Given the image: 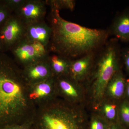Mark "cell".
<instances>
[{
    "label": "cell",
    "instance_id": "cell-16",
    "mask_svg": "<svg viewBox=\"0 0 129 129\" xmlns=\"http://www.w3.org/2000/svg\"><path fill=\"white\" fill-rule=\"evenodd\" d=\"M46 2L51 9L59 11L63 9L73 11L75 5V1L73 0H46Z\"/></svg>",
    "mask_w": 129,
    "mask_h": 129
},
{
    "label": "cell",
    "instance_id": "cell-1",
    "mask_svg": "<svg viewBox=\"0 0 129 129\" xmlns=\"http://www.w3.org/2000/svg\"><path fill=\"white\" fill-rule=\"evenodd\" d=\"M22 69L5 53H0V125L32 118L36 107L28 95Z\"/></svg>",
    "mask_w": 129,
    "mask_h": 129
},
{
    "label": "cell",
    "instance_id": "cell-15",
    "mask_svg": "<svg viewBox=\"0 0 129 129\" xmlns=\"http://www.w3.org/2000/svg\"><path fill=\"white\" fill-rule=\"evenodd\" d=\"M113 30L118 39L122 41H129V13L123 14L116 19Z\"/></svg>",
    "mask_w": 129,
    "mask_h": 129
},
{
    "label": "cell",
    "instance_id": "cell-9",
    "mask_svg": "<svg viewBox=\"0 0 129 129\" xmlns=\"http://www.w3.org/2000/svg\"><path fill=\"white\" fill-rule=\"evenodd\" d=\"M22 69L24 77L28 85L40 83L54 77L47 58L28 64Z\"/></svg>",
    "mask_w": 129,
    "mask_h": 129
},
{
    "label": "cell",
    "instance_id": "cell-7",
    "mask_svg": "<svg viewBox=\"0 0 129 129\" xmlns=\"http://www.w3.org/2000/svg\"><path fill=\"white\" fill-rule=\"evenodd\" d=\"M46 0H25L13 13L26 25L45 20L47 12Z\"/></svg>",
    "mask_w": 129,
    "mask_h": 129
},
{
    "label": "cell",
    "instance_id": "cell-6",
    "mask_svg": "<svg viewBox=\"0 0 129 129\" xmlns=\"http://www.w3.org/2000/svg\"><path fill=\"white\" fill-rule=\"evenodd\" d=\"M27 25L14 13L0 28V37L7 51L25 37Z\"/></svg>",
    "mask_w": 129,
    "mask_h": 129
},
{
    "label": "cell",
    "instance_id": "cell-12",
    "mask_svg": "<svg viewBox=\"0 0 129 129\" xmlns=\"http://www.w3.org/2000/svg\"><path fill=\"white\" fill-rule=\"evenodd\" d=\"M93 56L91 53L74 61H71L69 75L75 81L82 79L86 76L89 71Z\"/></svg>",
    "mask_w": 129,
    "mask_h": 129
},
{
    "label": "cell",
    "instance_id": "cell-23",
    "mask_svg": "<svg viewBox=\"0 0 129 129\" xmlns=\"http://www.w3.org/2000/svg\"><path fill=\"white\" fill-rule=\"evenodd\" d=\"M123 56L125 67L129 72V50L124 52Z\"/></svg>",
    "mask_w": 129,
    "mask_h": 129
},
{
    "label": "cell",
    "instance_id": "cell-17",
    "mask_svg": "<svg viewBox=\"0 0 129 129\" xmlns=\"http://www.w3.org/2000/svg\"><path fill=\"white\" fill-rule=\"evenodd\" d=\"M0 129H33V118L23 122L1 125Z\"/></svg>",
    "mask_w": 129,
    "mask_h": 129
},
{
    "label": "cell",
    "instance_id": "cell-2",
    "mask_svg": "<svg viewBox=\"0 0 129 129\" xmlns=\"http://www.w3.org/2000/svg\"><path fill=\"white\" fill-rule=\"evenodd\" d=\"M47 19L52 29L48 51L70 60L91 53L107 37L105 30L89 28L65 20L57 10L51 9Z\"/></svg>",
    "mask_w": 129,
    "mask_h": 129
},
{
    "label": "cell",
    "instance_id": "cell-24",
    "mask_svg": "<svg viewBox=\"0 0 129 129\" xmlns=\"http://www.w3.org/2000/svg\"><path fill=\"white\" fill-rule=\"evenodd\" d=\"M6 51H7L0 37V53H5Z\"/></svg>",
    "mask_w": 129,
    "mask_h": 129
},
{
    "label": "cell",
    "instance_id": "cell-26",
    "mask_svg": "<svg viewBox=\"0 0 129 129\" xmlns=\"http://www.w3.org/2000/svg\"><path fill=\"white\" fill-rule=\"evenodd\" d=\"M108 129H118V128H117V127H115V126H112V127H110V128H109Z\"/></svg>",
    "mask_w": 129,
    "mask_h": 129
},
{
    "label": "cell",
    "instance_id": "cell-21",
    "mask_svg": "<svg viewBox=\"0 0 129 129\" xmlns=\"http://www.w3.org/2000/svg\"><path fill=\"white\" fill-rule=\"evenodd\" d=\"M25 0H4L5 3L13 12H14L22 6Z\"/></svg>",
    "mask_w": 129,
    "mask_h": 129
},
{
    "label": "cell",
    "instance_id": "cell-3",
    "mask_svg": "<svg viewBox=\"0 0 129 129\" xmlns=\"http://www.w3.org/2000/svg\"><path fill=\"white\" fill-rule=\"evenodd\" d=\"M83 119L72 104L56 98L36 108L33 129H81Z\"/></svg>",
    "mask_w": 129,
    "mask_h": 129
},
{
    "label": "cell",
    "instance_id": "cell-5",
    "mask_svg": "<svg viewBox=\"0 0 129 129\" xmlns=\"http://www.w3.org/2000/svg\"><path fill=\"white\" fill-rule=\"evenodd\" d=\"M10 51L14 61L22 67L46 58L50 53L47 48L40 43L29 40L25 37Z\"/></svg>",
    "mask_w": 129,
    "mask_h": 129
},
{
    "label": "cell",
    "instance_id": "cell-19",
    "mask_svg": "<svg viewBox=\"0 0 129 129\" xmlns=\"http://www.w3.org/2000/svg\"><path fill=\"white\" fill-rule=\"evenodd\" d=\"M120 115L122 122L125 124L129 125V102L125 101L121 105Z\"/></svg>",
    "mask_w": 129,
    "mask_h": 129
},
{
    "label": "cell",
    "instance_id": "cell-11",
    "mask_svg": "<svg viewBox=\"0 0 129 129\" xmlns=\"http://www.w3.org/2000/svg\"><path fill=\"white\" fill-rule=\"evenodd\" d=\"M75 82L69 75L55 78L58 94H61L65 98L66 101L71 104L80 97V92Z\"/></svg>",
    "mask_w": 129,
    "mask_h": 129
},
{
    "label": "cell",
    "instance_id": "cell-18",
    "mask_svg": "<svg viewBox=\"0 0 129 129\" xmlns=\"http://www.w3.org/2000/svg\"><path fill=\"white\" fill-rule=\"evenodd\" d=\"M13 12L6 5L4 0H0V28Z\"/></svg>",
    "mask_w": 129,
    "mask_h": 129
},
{
    "label": "cell",
    "instance_id": "cell-10",
    "mask_svg": "<svg viewBox=\"0 0 129 129\" xmlns=\"http://www.w3.org/2000/svg\"><path fill=\"white\" fill-rule=\"evenodd\" d=\"M52 29L44 21L27 25L25 38L40 43L47 48L50 41Z\"/></svg>",
    "mask_w": 129,
    "mask_h": 129
},
{
    "label": "cell",
    "instance_id": "cell-8",
    "mask_svg": "<svg viewBox=\"0 0 129 129\" xmlns=\"http://www.w3.org/2000/svg\"><path fill=\"white\" fill-rule=\"evenodd\" d=\"M57 94L54 77L40 83L29 85V98L36 107L56 99Z\"/></svg>",
    "mask_w": 129,
    "mask_h": 129
},
{
    "label": "cell",
    "instance_id": "cell-22",
    "mask_svg": "<svg viewBox=\"0 0 129 129\" xmlns=\"http://www.w3.org/2000/svg\"><path fill=\"white\" fill-rule=\"evenodd\" d=\"M90 129H105V128L104 124L101 120L95 118L91 122Z\"/></svg>",
    "mask_w": 129,
    "mask_h": 129
},
{
    "label": "cell",
    "instance_id": "cell-4",
    "mask_svg": "<svg viewBox=\"0 0 129 129\" xmlns=\"http://www.w3.org/2000/svg\"><path fill=\"white\" fill-rule=\"evenodd\" d=\"M118 61L117 49L112 46L108 47L98 61L94 76L92 94L96 101L103 98L109 83L118 73Z\"/></svg>",
    "mask_w": 129,
    "mask_h": 129
},
{
    "label": "cell",
    "instance_id": "cell-14",
    "mask_svg": "<svg viewBox=\"0 0 129 129\" xmlns=\"http://www.w3.org/2000/svg\"><path fill=\"white\" fill-rule=\"evenodd\" d=\"M125 88V80L120 72H118L113 76L107 87L109 94L115 99H119L123 96Z\"/></svg>",
    "mask_w": 129,
    "mask_h": 129
},
{
    "label": "cell",
    "instance_id": "cell-20",
    "mask_svg": "<svg viewBox=\"0 0 129 129\" xmlns=\"http://www.w3.org/2000/svg\"><path fill=\"white\" fill-rule=\"evenodd\" d=\"M117 107L115 104H106L103 107V112L106 117L110 120L114 119L116 115Z\"/></svg>",
    "mask_w": 129,
    "mask_h": 129
},
{
    "label": "cell",
    "instance_id": "cell-25",
    "mask_svg": "<svg viewBox=\"0 0 129 129\" xmlns=\"http://www.w3.org/2000/svg\"><path fill=\"white\" fill-rule=\"evenodd\" d=\"M125 91L126 92L127 96L129 98V80L127 81V85L126 86Z\"/></svg>",
    "mask_w": 129,
    "mask_h": 129
},
{
    "label": "cell",
    "instance_id": "cell-13",
    "mask_svg": "<svg viewBox=\"0 0 129 129\" xmlns=\"http://www.w3.org/2000/svg\"><path fill=\"white\" fill-rule=\"evenodd\" d=\"M54 77L68 75L71 60L68 58L53 53L47 58Z\"/></svg>",
    "mask_w": 129,
    "mask_h": 129
}]
</instances>
